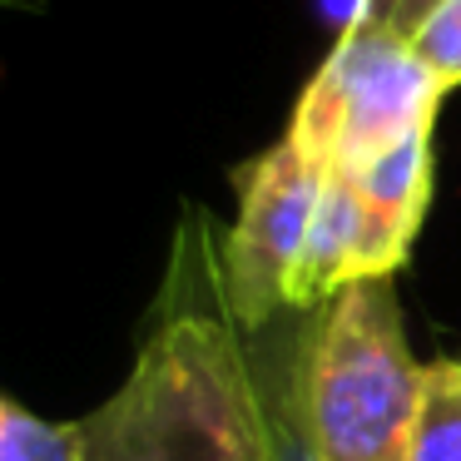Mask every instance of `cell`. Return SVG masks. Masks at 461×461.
<instances>
[{"label": "cell", "instance_id": "cell-5", "mask_svg": "<svg viewBox=\"0 0 461 461\" xmlns=\"http://www.w3.org/2000/svg\"><path fill=\"white\" fill-rule=\"evenodd\" d=\"M352 189H357V203H362V239H357L352 283L392 278L407 263L431 199V130L407 134L397 149H387L367 169H357Z\"/></svg>", "mask_w": 461, "mask_h": 461}, {"label": "cell", "instance_id": "cell-6", "mask_svg": "<svg viewBox=\"0 0 461 461\" xmlns=\"http://www.w3.org/2000/svg\"><path fill=\"white\" fill-rule=\"evenodd\" d=\"M308 342H312V312L288 308L268 318L263 328H249L253 377L268 411L273 461H322L308 421Z\"/></svg>", "mask_w": 461, "mask_h": 461}, {"label": "cell", "instance_id": "cell-8", "mask_svg": "<svg viewBox=\"0 0 461 461\" xmlns=\"http://www.w3.org/2000/svg\"><path fill=\"white\" fill-rule=\"evenodd\" d=\"M402 461H461V362H427V392Z\"/></svg>", "mask_w": 461, "mask_h": 461}, {"label": "cell", "instance_id": "cell-2", "mask_svg": "<svg viewBox=\"0 0 461 461\" xmlns=\"http://www.w3.org/2000/svg\"><path fill=\"white\" fill-rule=\"evenodd\" d=\"M427 392L392 278L348 283L312 312L308 421L322 461H402Z\"/></svg>", "mask_w": 461, "mask_h": 461}, {"label": "cell", "instance_id": "cell-12", "mask_svg": "<svg viewBox=\"0 0 461 461\" xmlns=\"http://www.w3.org/2000/svg\"><path fill=\"white\" fill-rule=\"evenodd\" d=\"M312 5H318V21L332 31V41L367 25V15H372V0H312Z\"/></svg>", "mask_w": 461, "mask_h": 461}, {"label": "cell", "instance_id": "cell-10", "mask_svg": "<svg viewBox=\"0 0 461 461\" xmlns=\"http://www.w3.org/2000/svg\"><path fill=\"white\" fill-rule=\"evenodd\" d=\"M411 50L427 60V70L441 80V90L461 85V0H441L437 11L417 25Z\"/></svg>", "mask_w": 461, "mask_h": 461}, {"label": "cell", "instance_id": "cell-3", "mask_svg": "<svg viewBox=\"0 0 461 461\" xmlns=\"http://www.w3.org/2000/svg\"><path fill=\"white\" fill-rule=\"evenodd\" d=\"M441 95V80L407 35L367 21L332 41L328 60L293 104L288 134L322 169L357 174L407 134L431 130Z\"/></svg>", "mask_w": 461, "mask_h": 461}, {"label": "cell", "instance_id": "cell-1", "mask_svg": "<svg viewBox=\"0 0 461 461\" xmlns=\"http://www.w3.org/2000/svg\"><path fill=\"white\" fill-rule=\"evenodd\" d=\"M80 431L85 461H273L249 328L223 283V239L199 203L174 223L130 372Z\"/></svg>", "mask_w": 461, "mask_h": 461}, {"label": "cell", "instance_id": "cell-4", "mask_svg": "<svg viewBox=\"0 0 461 461\" xmlns=\"http://www.w3.org/2000/svg\"><path fill=\"white\" fill-rule=\"evenodd\" d=\"M322 169L293 134L239 169V213L223 233V283L243 328L288 312V288L322 194Z\"/></svg>", "mask_w": 461, "mask_h": 461}, {"label": "cell", "instance_id": "cell-9", "mask_svg": "<svg viewBox=\"0 0 461 461\" xmlns=\"http://www.w3.org/2000/svg\"><path fill=\"white\" fill-rule=\"evenodd\" d=\"M0 461H85L80 421H45L0 397Z\"/></svg>", "mask_w": 461, "mask_h": 461}, {"label": "cell", "instance_id": "cell-7", "mask_svg": "<svg viewBox=\"0 0 461 461\" xmlns=\"http://www.w3.org/2000/svg\"><path fill=\"white\" fill-rule=\"evenodd\" d=\"M357 239H362V203H357V189H352V174L328 169L308 243H303L298 273H293V288H288V308L318 312L322 303L338 298L352 283Z\"/></svg>", "mask_w": 461, "mask_h": 461}, {"label": "cell", "instance_id": "cell-11", "mask_svg": "<svg viewBox=\"0 0 461 461\" xmlns=\"http://www.w3.org/2000/svg\"><path fill=\"white\" fill-rule=\"evenodd\" d=\"M441 0H372V15L367 21L372 25H387V31H397V35H417V25L427 21L431 11H437Z\"/></svg>", "mask_w": 461, "mask_h": 461}, {"label": "cell", "instance_id": "cell-13", "mask_svg": "<svg viewBox=\"0 0 461 461\" xmlns=\"http://www.w3.org/2000/svg\"><path fill=\"white\" fill-rule=\"evenodd\" d=\"M50 11V0H0V15H41Z\"/></svg>", "mask_w": 461, "mask_h": 461}]
</instances>
